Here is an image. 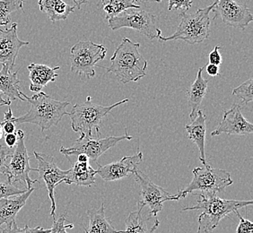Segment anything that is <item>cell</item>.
Masks as SVG:
<instances>
[{
	"label": "cell",
	"instance_id": "1",
	"mask_svg": "<svg viewBox=\"0 0 253 233\" xmlns=\"http://www.w3.org/2000/svg\"><path fill=\"white\" fill-rule=\"evenodd\" d=\"M140 44L123 38L111 58L108 73L114 74L122 83L136 82L145 78L147 61L139 52Z\"/></svg>",
	"mask_w": 253,
	"mask_h": 233
},
{
	"label": "cell",
	"instance_id": "2",
	"mask_svg": "<svg viewBox=\"0 0 253 233\" xmlns=\"http://www.w3.org/2000/svg\"><path fill=\"white\" fill-rule=\"evenodd\" d=\"M23 98L30 103L31 108L25 115L15 116V124L31 123L40 126L42 131H45L57 126L62 117L68 114L67 107L70 104L69 102L53 100L45 92H37L32 97L23 92Z\"/></svg>",
	"mask_w": 253,
	"mask_h": 233
},
{
	"label": "cell",
	"instance_id": "3",
	"mask_svg": "<svg viewBox=\"0 0 253 233\" xmlns=\"http://www.w3.org/2000/svg\"><path fill=\"white\" fill-rule=\"evenodd\" d=\"M215 3L197 10L194 14H187V12H181L180 14V23L175 33L164 37L161 35L158 38L161 42H166L170 40L181 39L188 44L200 43L210 37V12L214 8Z\"/></svg>",
	"mask_w": 253,
	"mask_h": 233
},
{
	"label": "cell",
	"instance_id": "4",
	"mask_svg": "<svg viewBox=\"0 0 253 233\" xmlns=\"http://www.w3.org/2000/svg\"><path fill=\"white\" fill-rule=\"evenodd\" d=\"M128 102V99L116 102L111 106H102L93 103L91 97L88 96L86 101L81 104L74 105L70 116L71 127L74 131L79 133L80 136H93V130L100 134V124L102 119L112 112L114 108L119 107Z\"/></svg>",
	"mask_w": 253,
	"mask_h": 233
},
{
	"label": "cell",
	"instance_id": "5",
	"mask_svg": "<svg viewBox=\"0 0 253 233\" xmlns=\"http://www.w3.org/2000/svg\"><path fill=\"white\" fill-rule=\"evenodd\" d=\"M193 179L184 190H179L176 194L177 201L184 198L189 194L200 191V194H218L234 184L231 175L226 170L214 169L210 165L195 168L192 170Z\"/></svg>",
	"mask_w": 253,
	"mask_h": 233
},
{
	"label": "cell",
	"instance_id": "6",
	"mask_svg": "<svg viewBox=\"0 0 253 233\" xmlns=\"http://www.w3.org/2000/svg\"><path fill=\"white\" fill-rule=\"evenodd\" d=\"M200 199L197 204L191 207H184L182 212L201 210V214L206 215L210 220V225L213 230L218 226L221 220L228 216L232 213H235L239 209L252 206L253 200H227L223 199L218 194H199Z\"/></svg>",
	"mask_w": 253,
	"mask_h": 233
},
{
	"label": "cell",
	"instance_id": "7",
	"mask_svg": "<svg viewBox=\"0 0 253 233\" xmlns=\"http://www.w3.org/2000/svg\"><path fill=\"white\" fill-rule=\"evenodd\" d=\"M109 26L112 31L129 28L136 30L149 39H158L162 35L156 25V16L139 8H130L110 18Z\"/></svg>",
	"mask_w": 253,
	"mask_h": 233
},
{
	"label": "cell",
	"instance_id": "8",
	"mask_svg": "<svg viewBox=\"0 0 253 233\" xmlns=\"http://www.w3.org/2000/svg\"><path fill=\"white\" fill-rule=\"evenodd\" d=\"M107 54V49L102 44L93 41H79L70 50L71 71L85 76L88 78L95 77L96 64L103 60Z\"/></svg>",
	"mask_w": 253,
	"mask_h": 233
},
{
	"label": "cell",
	"instance_id": "9",
	"mask_svg": "<svg viewBox=\"0 0 253 233\" xmlns=\"http://www.w3.org/2000/svg\"><path fill=\"white\" fill-rule=\"evenodd\" d=\"M133 136L129 135L127 130H125V135L122 136H107L103 138L93 137V136H80V137L74 142L73 145L66 148L61 146L59 152L69 158L70 156H77L78 155H85L89 159L96 161L98 158L106 153L112 147L117 146L120 142L124 140H131Z\"/></svg>",
	"mask_w": 253,
	"mask_h": 233
},
{
	"label": "cell",
	"instance_id": "10",
	"mask_svg": "<svg viewBox=\"0 0 253 233\" xmlns=\"http://www.w3.org/2000/svg\"><path fill=\"white\" fill-rule=\"evenodd\" d=\"M15 134L18 137V141L7 166V181L12 184L25 182L27 186L26 189L29 190L34 188L33 185L38 183L39 180H32L30 177V172L36 171V169L30 166L31 158L25 146V132L19 129Z\"/></svg>",
	"mask_w": 253,
	"mask_h": 233
},
{
	"label": "cell",
	"instance_id": "11",
	"mask_svg": "<svg viewBox=\"0 0 253 233\" xmlns=\"http://www.w3.org/2000/svg\"><path fill=\"white\" fill-rule=\"evenodd\" d=\"M136 183L140 187V196L137 203L147 206L150 214L156 217L164 207V203L166 201H177L176 194H171L158 185L152 182L151 180L137 170L134 173Z\"/></svg>",
	"mask_w": 253,
	"mask_h": 233
},
{
	"label": "cell",
	"instance_id": "12",
	"mask_svg": "<svg viewBox=\"0 0 253 233\" xmlns=\"http://www.w3.org/2000/svg\"><path fill=\"white\" fill-rule=\"evenodd\" d=\"M34 156L38 161V168L36 171L39 173L38 180H42L46 185L48 190L49 200L51 203L50 206V215L55 218V214L57 210L56 201H55V189L58 185L65 182L68 176V170H63L59 169L56 162L54 161L52 156L46 155L44 154H40L38 152H34Z\"/></svg>",
	"mask_w": 253,
	"mask_h": 233
},
{
	"label": "cell",
	"instance_id": "13",
	"mask_svg": "<svg viewBox=\"0 0 253 233\" xmlns=\"http://www.w3.org/2000/svg\"><path fill=\"white\" fill-rule=\"evenodd\" d=\"M214 19L220 17L224 25L244 30L253 21V15L246 5L234 0H214Z\"/></svg>",
	"mask_w": 253,
	"mask_h": 233
},
{
	"label": "cell",
	"instance_id": "14",
	"mask_svg": "<svg viewBox=\"0 0 253 233\" xmlns=\"http://www.w3.org/2000/svg\"><path fill=\"white\" fill-rule=\"evenodd\" d=\"M243 106L235 103L230 110L224 112L223 118L211 136H217L221 134L228 136H247L253 133V125L244 117L242 113Z\"/></svg>",
	"mask_w": 253,
	"mask_h": 233
},
{
	"label": "cell",
	"instance_id": "15",
	"mask_svg": "<svg viewBox=\"0 0 253 233\" xmlns=\"http://www.w3.org/2000/svg\"><path fill=\"white\" fill-rule=\"evenodd\" d=\"M143 160V153L137 148L135 155L124 156L121 160L109 163L106 165H100L98 163L96 174L99 175L105 181H118L134 174L138 170V165Z\"/></svg>",
	"mask_w": 253,
	"mask_h": 233
},
{
	"label": "cell",
	"instance_id": "16",
	"mask_svg": "<svg viewBox=\"0 0 253 233\" xmlns=\"http://www.w3.org/2000/svg\"><path fill=\"white\" fill-rule=\"evenodd\" d=\"M17 27L18 25L14 23L10 28L0 30V64L7 66L11 71L15 66L20 49L29 45V41L19 39Z\"/></svg>",
	"mask_w": 253,
	"mask_h": 233
},
{
	"label": "cell",
	"instance_id": "17",
	"mask_svg": "<svg viewBox=\"0 0 253 233\" xmlns=\"http://www.w3.org/2000/svg\"><path fill=\"white\" fill-rule=\"evenodd\" d=\"M137 210L128 214L125 223L123 233H154L158 228L160 222L153 216L150 212L145 213V205L137 203Z\"/></svg>",
	"mask_w": 253,
	"mask_h": 233
},
{
	"label": "cell",
	"instance_id": "18",
	"mask_svg": "<svg viewBox=\"0 0 253 233\" xmlns=\"http://www.w3.org/2000/svg\"><path fill=\"white\" fill-rule=\"evenodd\" d=\"M35 189L32 188L25 193L13 197H5L0 199V225L5 224V227H11L15 223V217L20 210L25 206L30 195Z\"/></svg>",
	"mask_w": 253,
	"mask_h": 233
},
{
	"label": "cell",
	"instance_id": "19",
	"mask_svg": "<svg viewBox=\"0 0 253 233\" xmlns=\"http://www.w3.org/2000/svg\"><path fill=\"white\" fill-rule=\"evenodd\" d=\"M27 69L29 71L30 91L37 93L42 92L48 83L56 80L59 77L57 71L60 68H49L42 64L32 63L27 67Z\"/></svg>",
	"mask_w": 253,
	"mask_h": 233
},
{
	"label": "cell",
	"instance_id": "20",
	"mask_svg": "<svg viewBox=\"0 0 253 233\" xmlns=\"http://www.w3.org/2000/svg\"><path fill=\"white\" fill-rule=\"evenodd\" d=\"M207 116L201 110H200L197 116L191 121L190 125H186L185 129L191 141L196 144L200 150V160L203 165H209L206 160L205 155V144H206V132H207Z\"/></svg>",
	"mask_w": 253,
	"mask_h": 233
},
{
	"label": "cell",
	"instance_id": "21",
	"mask_svg": "<svg viewBox=\"0 0 253 233\" xmlns=\"http://www.w3.org/2000/svg\"><path fill=\"white\" fill-rule=\"evenodd\" d=\"M96 170L92 168L89 161L77 160L72 168L68 170V176L64 183L83 187H92L95 184Z\"/></svg>",
	"mask_w": 253,
	"mask_h": 233
},
{
	"label": "cell",
	"instance_id": "22",
	"mask_svg": "<svg viewBox=\"0 0 253 233\" xmlns=\"http://www.w3.org/2000/svg\"><path fill=\"white\" fill-rule=\"evenodd\" d=\"M209 91V81L203 78V68H199L197 77L194 83L191 84L188 90L189 97V105L190 107V118L192 121L194 119L197 113L200 111L201 102Z\"/></svg>",
	"mask_w": 253,
	"mask_h": 233
},
{
	"label": "cell",
	"instance_id": "23",
	"mask_svg": "<svg viewBox=\"0 0 253 233\" xmlns=\"http://www.w3.org/2000/svg\"><path fill=\"white\" fill-rule=\"evenodd\" d=\"M20 80L17 72H12L7 66L2 65L0 70V94H4L10 101L25 102L20 90Z\"/></svg>",
	"mask_w": 253,
	"mask_h": 233
},
{
	"label": "cell",
	"instance_id": "24",
	"mask_svg": "<svg viewBox=\"0 0 253 233\" xmlns=\"http://www.w3.org/2000/svg\"><path fill=\"white\" fill-rule=\"evenodd\" d=\"M89 224L87 228H84L85 233H123L124 231H118L112 225V222L106 217L105 206L102 203L98 209H89L87 211Z\"/></svg>",
	"mask_w": 253,
	"mask_h": 233
},
{
	"label": "cell",
	"instance_id": "25",
	"mask_svg": "<svg viewBox=\"0 0 253 233\" xmlns=\"http://www.w3.org/2000/svg\"><path fill=\"white\" fill-rule=\"evenodd\" d=\"M40 10L45 13L52 22L66 20L75 11L74 5H69L63 0H39Z\"/></svg>",
	"mask_w": 253,
	"mask_h": 233
},
{
	"label": "cell",
	"instance_id": "26",
	"mask_svg": "<svg viewBox=\"0 0 253 233\" xmlns=\"http://www.w3.org/2000/svg\"><path fill=\"white\" fill-rule=\"evenodd\" d=\"M140 0H102V10L106 14V19H110L130 8H139L137 3Z\"/></svg>",
	"mask_w": 253,
	"mask_h": 233
},
{
	"label": "cell",
	"instance_id": "27",
	"mask_svg": "<svg viewBox=\"0 0 253 233\" xmlns=\"http://www.w3.org/2000/svg\"><path fill=\"white\" fill-rule=\"evenodd\" d=\"M25 0H0V26H7L11 22V15L23 9Z\"/></svg>",
	"mask_w": 253,
	"mask_h": 233
},
{
	"label": "cell",
	"instance_id": "28",
	"mask_svg": "<svg viewBox=\"0 0 253 233\" xmlns=\"http://www.w3.org/2000/svg\"><path fill=\"white\" fill-rule=\"evenodd\" d=\"M253 78H250L246 82L239 85L238 87L234 88L232 94L242 100L245 104H247L253 101Z\"/></svg>",
	"mask_w": 253,
	"mask_h": 233
},
{
	"label": "cell",
	"instance_id": "29",
	"mask_svg": "<svg viewBox=\"0 0 253 233\" xmlns=\"http://www.w3.org/2000/svg\"><path fill=\"white\" fill-rule=\"evenodd\" d=\"M27 189L21 190L7 180H0V199L25 193Z\"/></svg>",
	"mask_w": 253,
	"mask_h": 233
},
{
	"label": "cell",
	"instance_id": "30",
	"mask_svg": "<svg viewBox=\"0 0 253 233\" xmlns=\"http://www.w3.org/2000/svg\"><path fill=\"white\" fill-rule=\"evenodd\" d=\"M50 229H43L42 227L30 228L28 225H25L24 228H19L17 224L14 223L11 227L2 229L1 233H49Z\"/></svg>",
	"mask_w": 253,
	"mask_h": 233
},
{
	"label": "cell",
	"instance_id": "31",
	"mask_svg": "<svg viewBox=\"0 0 253 233\" xmlns=\"http://www.w3.org/2000/svg\"><path fill=\"white\" fill-rule=\"evenodd\" d=\"M13 152L12 148L0 145V174H7V166Z\"/></svg>",
	"mask_w": 253,
	"mask_h": 233
},
{
	"label": "cell",
	"instance_id": "32",
	"mask_svg": "<svg viewBox=\"0 0 253 233\" xmlns=\"http://www.w3.org/2000/svg\"><path fill=\"white\" fill-rule=\"evenodd\" d=\"M2 129L3 132L5 134H12L15 133V116L13 114V112L11 109H8L7 112H5V116H4V120L1 123Z\"/></svg>",
	"mask_w": 253,
	"mask_h": 233
},
{
	"label": "cell",
	"instance_id": "33",
	"mask_svg": "<svg viewBox=\"0 0 253 233\" xmlns=\"http://www.w3.org/2000/svg\"><path fill=\"white\" fill-rule=\"evenodd\" d=\"M67 218L65 214L61 215L58 220L54 218L53 225L52 228L50 229L49 233H68L67 232L68 229H73V224H66Z\"/></svg>",
	"mask_w": 253,
	"mask_h": 233
},
{
	"label": "cell",
	"instance_id": "34",
	"mask_svg": "<svg viewBox=\"0 0 253 233\" xmlns=\"http://www.w3.org/2000/svg\"><path fill=\"white\" fill-rule=\"evenodd\" d=\"M192 5V0H169L168 10H181L182 12H187Z\"/></svg>",
	"mask_w": 253,
	"mask_h": 233
},
{
	"label": "cell",
	"instance_id": "35",
	"mask_svg": "<svg viewBox=\"0 0 253 233\" xmlns=\"http://www.w3.org/2000/svg\"><path fill=\"white\" fill-rule=\"evenodd\" d=\"M234 214L238 216L240 220V223L236 229V233H253V223L247 219L244 218L241 214H239L238 211H236Z\"/></svg>",
	"mask_w": 253,
	"mask_h": 233
},
{
	"label": "cell",
	"instance_id": "36",
	"mask_svg": "<svg viewBox=\"0 0 253 233\" xmlns=\"http://www.w3.org/2000/svg\"><path fill=\"white\" fill-rule=\"evenodd\" d=\"M213 231L214 230L210 225L209 218L204 214H200L199 217V228L197 233H213Z\"/></svg>",
	"mask_w": 253,
	"mask_h": 233
},
{
	"label": "cell",
	"instance_id": "37",
	"mask_svg": "<svg viewBox=\"0 0 253 233\" xmlns=\"http://www.w3.org/2000/svg\"><path fill=\"white\" fill-rule=\"evenodd\" d=\"M219 46H215L209 55V63L220 66L222 64V56L219 52Z\"/></svg>",
	"mask_w": 253,
	"mask_h": 233
},
{
	"label": "cell",
	"instance_id": "38",
	"mask_svg": "<svg viewBox=\"0 0 253 233\" xmlns=\"http://www.w3.org/2000/svg\"><path fill=\"white\" fill-rule=\"evenodd\" d=\"M17 141H18V137H17L15 133L5 134V142L7 147H9V148L15 147L16 144H17Z\"/></svg>",
	"mask_w": 253,
	"mask_h": 233
},
{
	"label": "cell",
	"instance_id": "39",
	"mask_svg": "<svg viewBox=\"0 0 253 233\" xmlns=\"http://www.w3.org/2000/svg\"><path fill=\"white\" fill-rule=\"evenodd\" d=\"M206 71L210 77H213V78L217 77V76H219V66L209 63L206 68Z\"/></svg>",
	"mask_w": 253,
	"mask_h": 233
},
{
	"label": "cell",
	"instance_id": "40",
	"mask_svg": "<svg viewBox=\"0 0 253 233\" xmlns=\"http://www.w3.org/2000/svg\"><path fill=\"white\" fill-rule=\"evenodd\" d=\"M11 102L12 101H10L9 99H5L0 94V106H10Z\"/></svg>",
	"mask_w": 253,
	"mask_h": 233
},
{
	"label": "cell",
	"instance_id": "41",
	"mask_svg": "<svg viewBox=\"0 0 253 233\" xmlns=\"http://www.w3.org/2000/svg\"><path fill=\"white\" fill-rule=\"evenodd\" d=\"M72 1L75 3L76 7H78V9L81 8V5L87 3V0H72Z\"/></svg>",
	"mask_w": 253,
	"mask_h": 233
},
{
	"label": "cell",
	"instance_id": "42",
	"mask_svg": "<svg viewBox=\"0 0 253 233\" xmlns=\"http://www.w3.org/2000/svg\"><path fill=\"white\" fill-rule=\"evenodd\" d=\"M3 129H2V126H1V123H0V139L2 138V136H3Z\"/></svg>",
	"mask_w": 253,
	"mask_h": 233
},
{
	"label": "cell",
	"instance_id": "43",
	"mask_svg": "<svg viewBox=\"0 0 253 233\" xmlns=\"http://www.w3.org/2000/svg\"><path fill=\"white\" fill-rule=\"evenodd\" d=\"M147 1H151V2H158V3H159V2H162L163 0H147Z\"/></svg>",
	"mask_w": 253,
	"mask_h": 233
},
{
	"label": "cell",
	"instance_id": "44",
	"mask_svg": "<svg viewBox=\"0 0 253 233\" xmlns=\"http://www.w3.org/2000/svg\"><path fill=\"white\" fill-rule=\"evenodd\" d=\"M1 231H2V226L0 225V233H1Z\"/></svg>",
	"mask_w": 253,
	"mask_h": 233
}]
</instances>
